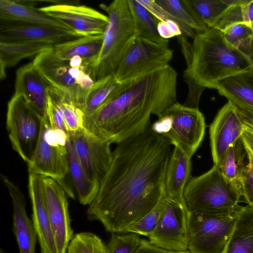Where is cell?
<instances>
[{"label": "cell", "mask_w": 253, "mask_h": 253, "mask_svg": "<svg viewBox=\"0 0 253 253\" xmlns=\"http://www.w3.org/2000/svg\"><path fill=\"white\" fill-rule=\"evenodd\" d=\"M171 144L151 125L117 144L99 190L87 209L90 220L111 233H124L152 210L165 195Z\"/></svg>", "instance_id": "cell-1"}, {"label": "cell", "mask_w": 253, "mask_h": 253, "mask_svg": "<svg viewBox=\"0 0 253 253\" xmlns=\"http://www.w3.org/2000/svg\"><path fill=\"white\" fill-rule=\"evenodd\" d=\"M177 77L169 65L126 82L113 99L85 116V129L111 144L143 133L151 115L159 118L177 102Z\"/></svg>", "instance_id": "cell-2"}, {"label": "cell", "mask_w": 253, "mask_h": 253, "mask_svg": "<svg viewBox=\"0 0 253 253\" xmlns=\"http://www.w3.org/2000/svg\"><path fill=\"white\" fill-rule=\"evenodd\" d=\"M182 49L187 62L183 79L189 86L186 101L190 105L199 104L206 88L216 89L220 81L253 68L250 59L231 47L215 28L196 34L192 44Z\"/></svg>", "instance_id": "cell-3"}, {"label": "cell", "mask_w": 253, "mask_h": 253, "mask_svg": "<svg viewBox=\"0 0 253 253\" xmlns=\"http://www.w3.org/2000/svg\"><path fill=\"white\" fill-rule=\"evenodd\" d=\"M240 181L227 180L215 165L206 172L189 180L184 197L190 211L208 214L233 213L242 207Z\"/></svg>", "instance_id": "cell-4"}, {"label": "cell", "mask_w": 253, "mask_h": 253, "mask_svg": "<svg viewBox=\"0 0 253 253\" xmlns=\"http://www.w3.org/2000/svg\"><path fill=\"white\" fill-rule=\"evenodd\" d=\"M108 23L98 57L93 65L96 80L114 75L136 38L133 19L127 0H115L103 5Z\"/></svg>", "instance_id": "cell-5"}, {"label": "cell", "mask_w": 253, "mask_h": 253, "mask_svg": "<svg viewBox=\"0 0 253 253\" xmlns=\"http://www.w3.org/2000/svg\"><path fill=\"white\" fill-rule=\"evenodd\" d=\"M32 62L52 86L69 94L83 110L87 93L96 81L92 64L78 57L61 58L53 48L35 56Z\"/></svg>", "instance_id": "cell-6"}, {"label": "cell", "mask_w": 253, "mask_h": 253, "mask_svg": "<svg viewBox=\"0 0 253 253\" xmlns=\"http://www.w3.org/2000/svg\"><path fill=\"white\" fill-rule=\"evenodd\" d=\"M43 119L22 95L14 94L8 102L6 126L9 138L13 149L27 164L36 150Z\"/></svg>", "instance_id": "cell-7"}, {"label": "cell", "mask_w": 253, "mask_h": 253, "mask_svg": "<svg viewBox=\"0 0 253 253\" xmlns=\"http://www.w3.org/2000/svg\"><path fill=\"white\" fill-rule=\"evenodd\" d=\"M69 137L63 130L52 129L44 118L36 150L28 164L29 173L51 178L65 190L64 181L70 173L67 148Z\"/></svg>", "instance_id": "cell-8"}, {"label": "cell", "mask_w": 253, "mask_h": 253, "mask_svg": "<svg viewBox=\"0 0 253 253\" xmlns=\"http://www.w3.org/2000/svg\"><path fill=\"white\" fill-rule=\"evenodd\" d=\"M238 211L220 215L190 211L188 250L193 253H224Z\"/></svg>", "instance_id": "cell-9"}, {"label": "cell", "mask_w": 253, "mask_h": 253, "mask_svg": "<svg viewBox=\"0 0 253 253\" xmlns=\"http://www.w3.org/2000/svg\"><path fill=\"white\" fill-rule=\"evenodd\" d=\"M173 56L169 45L135 38L115 74L123 83L168 65Z\"/></svg>", "instance_id": "cell-10"}, {"label": "cell", "mask_w": 253, "mask_h": 253, "mask_svg": "<svg viewBox=\"0 0 253 253\" xmlns=\"http://www.w3.org/2000/svg\"><path fill=\"white\" fill-rule=\"evenodd\" d=\"M163 114L170 115L172 119L169 130L163 136L171 145L191 158L204 137L206 123L203 114L198 108L188 107L177 102Z\"/></svg>", "instance_id": "cell-11"}, {"label": "cell", "mask_w": 253, "mask_h": 253, "mask_svg": "<svg viewBox=\"0 0 253 253\" xmlns=\"http://www.w3.org/2000/svg\"><path fill=\"white\" fill-rule=\"evenodd\" d=\"M189 215L186 203L170 200L165 197L162 215L156 228L148 237L149 242L167 251L188 250Z\"/></svg>", "instance_id": "cell-12"}, {"label": "cell", "mask_w": 253, "mask_h": 253, "mask_svg": "<svg viewBox=\"0 0 253 253\" xmlns=\"http://www.w3.org/2000/svg\"><path fill=\"white\" fill-rule=\"evenodd\" d=\"M45 205L53 232L58 253H66L74 236L69 211L68 195L55 180L43 177Z\"/></svg>", "instance_id": "cell-13"}, {"label": "cell", "mask_w": 253, "mask_h": 253, "mask_svg": "<svg viewBox=\"0 0 253 253\" xmlns=\"http://www.w3.org/2000/svg\"><path fill=\"white\" fill-rule=\"evenodd\" d=\"M82 37L103 35L107 15L85 5L57 3L39 8Z\"/></svg>", "instance_id": "cell-14"}, {"label": "cell", "mask_w": 253, "mask_h": 253, "mask_svg": "<svg viewBox=\"0 0 253 253\" xmlns=\"http://www.w3.org/2000/svg\"><path fill=\"white\" fill-rule=\"evenodd\" d=\"M76 153L88 176L100 183L110 166L111 143L84 128L70 136Z\"/></svg>", "instance_id": "cell-15"}, {"label": "cell", "mask_w": 253, "mask_h": 253, "mask_svg": "<svg viewBox=\"0 0 253 253\" xmlns=\"http://www.w3.org/2000/svg\"><path fill=\"white\" fill-rule=\"evenodd\" d=\"M82 36L74 31L49 25L0 20V42H32L55 45Z\"/></svg>", "instance_id": "cell-16"}, {"label": "cell", "mask_w": 253, "mask_h": 253, "mask_svg": "<svg viewBox=\"0 0 253 253\" xmlns=\"http://www.w3.org/2000/svg\"><path fill=\"white\" fill-rule=\"evenodd\" d=\"M243 122L229 101L218 112L210 126V138L213 162L217 165L230 145L240 138Z\"/></svg>", "instance_id": "cell-17"}, {"label": "cell", "mask_w": 253, "mask_h": 253, "mask_svg": "<svg viewBox=\"0 0 253 253\" xmlns=\"http://www.w3.org/2000/svg\"><path fill=\"white\" fill-rule=\"evenodd\" d=\"M43 176L29 174L28 189L32 208V221L41 253H58L48 217L43 193Z\"/></svg>", "instance_id": "cell-18"}, {"label": "cell", "mask_w": 253, "mask_h": 253, "mask_svg": "<svg viewBox=\"0 0 253 253\" xmlns=\"http://www.w3.org/2000/svg\"><path fill=\"white\" fill-rule=\"evenodd\" d=\"M1 178L12 202L13 230L19 253H35L38 237L33 221L26 212L25 197L19 188L7 177L1 175Z\"/></svg>", "instance_id": "cell-19"}, {"label": "cell", "mask_w": 253, "mask_h": 253, "mask_svg": "<svg viewBox=\"0 0 253 253\" xmlns=\"http://www.w3.org/2000/svg\"><path fill=\"white\" fill-rule=\"evenodd\" d=\"M50 86L33 62L22 66L16 71L14 94L24 96L43 118L46 116L47 89Z\"/></svg>", "instance_id": "cell-20"}, {"label": "cell", "mask_w": 253, "mask_h": 253, "mask_svg": "<svg viewBox=\"0 0 253 253\" xmlns=\"http://www.w3.org/2000/svg\"><path fill=\"white\" fill-rule=\"evenodd\" d=\"M191 158L178 148L174 147L166 173L165 198L179 203H186L184 191L191 177Z\"/></svg>", "instance_id": "cell-21"}, {"label": "cell", "mask_w": 253, "mask_h": 253, "mask_svg": "<svg viewBox=\"0 0 253 253\" xmlns=\"http://www.w3.org/2000/svg\"><path fill=\"white\" fill-rule=\"evenodd\" d=\"M0 20L49 25L71 30L57 20L40 10L39 8L23 4L18 0H0Z\"/></svg>", "instance_id": "cell-22"}, {"label": "cell", "mask_w": 253, "mask_h": 253, "mask_svg": "<svg viewBox=\"0 0 253 253\" xmlns=\"http://www.w3.org/2000/svg\"><path fill=\"white\" fill-rule=\"evenodd\" d=\"M69 172L80 203L89 205L96 197L100 183L91 179L82 166L74 149L70 136L67 143Z\"/></svg>", "instance_id": "cell-23"}, {"label": "cell", "mask_w": 253, "mask_h": 253, "mask_svg": "<svg viewBox=\"0 0 253 253\" xmlns=\"http://www.w3.org/2000/svg\"><path fill=\"white\" fill-rule=\"evenodd\" d=\"M216 89L228 101L253 109V68L220 81Z\"/></svg>", "instance_id": "cell-24"}, {"label": "cell", "mask_w": 253, "mask_h": 253, "mask_svg": "<svg viewBox=\"0 0 253 253\" xmlns=\"http://www.w3.org/2000/svg\"><path fill=\"white\" fill-rule=\"evenodd\" d=\"M224 253H253V207L242 206Z\"/></svg>", "instance_id": "cell-25"}, {"label": "cell", "mask_w": 253, "mask_h": 253, "mask_svg": "<svg viewBox=\"0 0 253 253\" xmlns=\"http://www.w3.org/2000/svg\"><path fill=\"white\" fill-rule=\"evenodd\" d=\"M102 43L103 35L84 36L55 45L53 50L61 58L78 57L93 65L100 54Z\"/></svg>", "instance_id": "cell-26"}, {"label": "cell", "mask_w": 253, "mask_h": 253, "mask_svg": "<svg viewBox=\"0 0 253 253\" xmlns=\"http://www.w3.org/2000/svg\"><path fill=\"white\" fill-rule=\"evenodd\" d=\"M54 47L52 44L32 42H0V78L4 79L6 68L12 67L25 58L36 56Z\"/></svg>", "instance_id": "cell-27"}, {"label": "cell", "mask_w": 253, "mask_h": 253, "mask_svg": "<svg viewBox=\"0 0 253 253\" xmlns=\"http://www.w3.org/2000/svg\"><path fill=\"white\" fill-rule=\"evenodd\" d=\"M126 83L118 82L114 75L97 80L87 93L83 109L85 116L91 114L113 99Z\"/></svg>", "instance_id": "cell-28"}, {"label": "cell", "mask_w": 253, "mask_h": 253, "mask_svg": "<svg viewBox=\"0 0 253 253\" xmlns=\"http://www.w3.org/2000/svg\"><path fill=\"white\" fill-rule=\"evenodd\" d=\"M127 1L133 19L136 38L169 45V40L162 38L158 33L159 20L137 0Z\"/></svg>", "instance_id": "cell-29"}, {"label": "cell", "mask_w": 253, "mask_h": 253, "mask_svg": "<svg viewBox=\"0 0 253 253\" xmlns=\"http://www.w3.org/2000/svg\"><path fill=\"white\" fill-rule=\"evenodd\" d=\"M247 152L240 138L229 146L217 166L223 176L228 181H240L247 164L245 159Z\"/></svg>", "instance_id": "cell-30"}, {"label": "cell", "mask_w": 253, "mask_h": 253, "mask_svg": "<svg viewBox=\"0 0 253 253\" xmlns=\"http://www.w3.org/2000/svg\"><path fill=\"white\" fill-rule=\"evenodd\" d=\"M195 17L208 27H212L228 7L224 0H182Z\"/></svg>", "instance_id": "cell-31"}, {"label": "cell", "mask_w": 253, "mask_h": 253, "mask_svg": "<svg viewBox=\"0 0 253 253\" xmlns=\"http://www.w3.org/2000/svg\"><path fill=\"white\" fill-rule=\"evenodd\" d=\"M227 43L250 59L253 47V27L246 23H236L221 31Z\"/></svg>", "instance_id": "cell-32"}, {"label": "cell", "mask_w": 253, "mask_h": 253, "mask_svg": "<svg viewBox=\"0 0 253 253\" xmlns=\"http://www.w3.org/2000/svg\"><path fill=\"white\" fill-rule=\"evenodd\" d=\"M63 114V124L67 133L71 136L84 128L85 114L66 92L58 89Z\"/></svg>", "instance_id": "cell-33"}, {"label": "cell", "mask_w": 253, "mask_h": 253, "mask_svg": "<svg viewBox=\"0 0 253 253\" xmlns=\"http://www.w3.org/2000/svg\"><path fill=\"white\" fill-rule=\"evenodd\" d=\"M236 23L253 25V0H244L240 4L228 6L212 27L222 31Z\"/></svg>", "instance_id": "cell-34"}, {"label": "cell", "mask_w": 253, "mask_h": 253, "mask_svg": "<svg viewBox=\"0 0 253 253\" xmlns=\"http://www.w3.org/2000/svg\"><path fill=\"white\" fill-rule=\"evenodd\" d=\"M155 1L183 25L193 30L196 34L204 32L208 29L207 25L195 17L182 0H156Z\"/></svg>", "instance_id": "cell-35"}, {"label": "cell", "mask_w": 253, "mask_h": 253, "mask_svg": "<svg viewBox=\"0 0 253 253\" xmlns=\"http://www.w3.org/2000/svg\"><path fill=\"white\" fill-rule=\"evenodd\" d=\"M66 253H109L107 246L97 235L82 232L74 235Z\"/></svg>", "instance_id": "cell-36"}, {"label": "cell", "mask_w": 253, "mask_h": 253, "mask_svg": "<svg viewBox=\"0 0 253 253\" xmlns=\"http://www.w3.org/2000/svg\"><path fill=\"white\" fill-rule=\"evenodd\" d=\"M165 197L150 211L129 225L124 233H132L148 237L158 225L164 208Z\"/></svg>", "instance_id": "cell-37"}, {"label": "cell", "mask_w": 253, "mask_h": 253, "mask_svg": "<svg viewBox=\"0 0 253 253\" xmlns=\"http://www.w3.org/2000/svg\"><path fill=\"white\" fill-rule=\"evenodd\" d=\"M142 239L135 233L120 234L113 233L107 245L109 253H134L141 244Z\"/></svg>", "instance_id": "cell-38"}, {"label": "cell", "mask_w": 253, "mask_h": 253, "mask_svg": "<svg viewBox=\"0 0 253 253\" xmlns=\"http://www.w3.org/2000/svg\"><path fill=\"white\" fill-rule=\"evenodd\" d=\"M230 102L235 108L244 125V130L241 138L247 156L253 159V109Z\"/></svg>", "instance_id": "cell-39"}, {"label": "cell", "mask_w": 253, "mask_h": 253, "mask_svg": "<svg viewBox=\"0 0 253 253\" xmlns=\"http://www.w3.org/2000/svg\"><path fill=\"white\" fill-rule=\"evenodd\" d=\"M138 2L145 6L158 20L162 22L172 21L180 27L182 36L191 38H194L196 33L191 28L185 27L167 11L158 5L154 0H137Z\"/></svg>", "instance_id": "cell-40"}, {"label": "cell", "mask_w": 253, "mask_h": 253, "mask_svg": "<svg viewBox=\"0 0 253 253\" xmlns=\"http://www.w3.org/2000/svg\"><path fill=\"white\" fill-rule=\"evenodd\" d=\"M240 181L243 197L248 205L253 207V163L248 159Z\"/></svg>", "instance_id": "cell-41"}, {"label": "cell", "mask_w": 253, "mask_h": 253, "mask_svg": "<svg viewBox=\"0 0 253 253\" xmlns=\"http://www.w3.org/2000/svg\"><path fill=\"white\" fill-rule=\"evenodd\" d=\"M134 253H166L165 250L151 244L149 240L143 239L141 244Z\"/></svg>", "instance_id": "cell-42"}, {"label": "cell", "mask_w": 253, "mask_h": 253, "mask_svg": "<svg viewBox=\"0 0 253 253\" xmlns=\"http://www.w3.org/2000/svg\"><path fill=\"white\" fill-rule=\"evenodd\" d=\"M166 253H193L190 251L188 249L181 251H167L165 250Z\"/></svg>", "instance_id": "cell-43"}, {"label": "cell", "mask_w": 253, "mask_h": 253, "mask_svg": "<svg viewBox=\"0 0 253 253\" xmlns=\"http://www.w3.org/2000/svg\"><path fill=\"white\" fill-rule=\"evenodd\" d=\"M250 60L253 65V47L252 51L251 53V55L250 56Z\"/></svg>", "instance_id": "cell-44"}, {"label": "cell", "mask_w": 253, "mask_h": 253, "mask_svg": "<svg viewBox=\"0 0 253 253\" xmlns=\"http://www.w3.org/2000/svg\"><path fill=\"white\" fill-rule=\"evenodd\" d=\"M0 253H6V252L3 249L0 248Z\"/></svg>", "instance_id": "cell-45"}, {"label": "cell", "mask_w": 253, "mask_h": 253, "mask_svg": "<svg viewBox=\"0 0 253 253\" xmlns=\"http://www.w3.org/2000/svg\"><path fill=\"white\" fill-rule=\"evenodd\" d=\"M247 158H248V159L249 160H250V161H252V162H253V159H252V158H251L250 157H248V156H247Z\"/></svg>", "instance_id": "cell-46"}]
</instances>
